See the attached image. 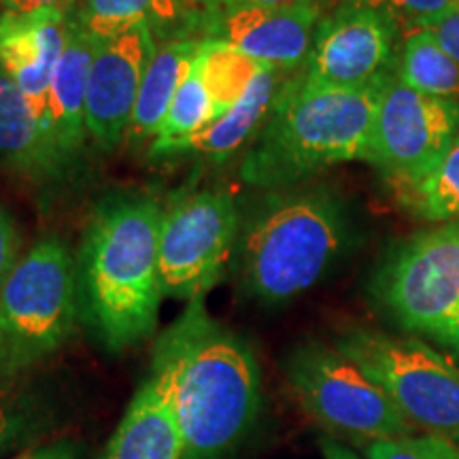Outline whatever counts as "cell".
<instances>
[{"instance_id": "1", "label": "cell", "mask_w": 459, "mask_h": 459, "mask_svg": "<svg viewBox=\"0 0 459 459\" xmlns=\"http://www.w3.org/2000/svg\"><path fill=\"white\" fill-rule=\"evenodd\" d=\"M149 377L169 395L183 459H223L243 443L262 404L260 366L243 338L211 317L203 298L153 349Z\"/></svg>"}, {"instance_id": "2", "label": "cell", "mask_w": 459, "mask_h": 459, "mask_svg": "<svg viewBox=\"0 0 459 459\" xmlns=\"http://www.w3.org/2000/svg\"><path fill=\"white\" fill-rule=\"evenodd\" d=\"M164 209L143 192H113L91 211L77 257L79 302L96 336L122 351L153 334L162 300Z\"/></svg>"}, {"instance_id": "3", "label": "cell", "mask_w": 459, "mask_h": 459, "mask_svg": "<svg viewBox=\"0 0 459 459\" xmlns=\"http://www.w3.org/2000/svg\"><path fill=\"white\" fill-rule=\"evenodd\" d=\"M351 240V215L330 187L268 189L240 213V287L266 307L296 300L336 266Z\"/></svg>"}, {"instance_id": "4", "label": "cell", "mask_w": 459, "mask_h": 459, "mask_svg": "<svg viewBox=\"0 0 459 459\" xmlns=\"http://www.w3.org/2000/svg\"><path fill=\"white\" fill-rule=\"evenodd\" d=\"M378 82L321 88L298 77L281 85L266 124L243 158L240 179L268 192L300 186L336 164L370 162Z\"/></svg>"}, {"instance_id": "5", "label": "cell", "mask_w": 459, "mask_h": 459, "mask_svg": "<svg viewBox=\"0 0 459 459\" xmlns=\"http://www.w3.org/2000/svg\"><path fill=\"white\" fill-rule=\"evenodd\" d=\"M77 311V262L60 238H41L0 291V389L13 392L20 378L65 347Z\"/></svg>"}, {"instance_id": "6", "label": "cell", "mask_w": 459, "mask_h": 459, "mask_svg": "<svg viewBox=\"0 0 459 459\" xmlns=\"http://www.w3.org/2000/svg\"><path fill=\"white\" fill-rule=\"evenodd\" d=\"M370 294L402 330L459 353V221L436 223L392 247Z\"/></svg>"}, {"instance_id": "7", "label": "cell", "mask_w": 459, "mask_h": 459, "mask_svg": "<svg viewBox=\"0 0 459 459\" xmlns=\"http://www.w3.org/2000/svg\"><path fill=\"white\" fill-rule=\"evenodd\" d=\"M412 428L459 443V366L412 336L353 328L336 341Z\"/></svg>"}, {"instance_id": "8", "label": "cell", "mask_w": 459, "mask_h": 459, "mask_svg": "<svg viewBox=\"0 0 459 459\" xmlns=\"http://www.w3.org/2000/svg\"><path fill=\"white\" fill-rule=\"evenodd\" d=\"M285 372L302 409L338 436L364 446L415 436L375 378L341 349L304 342L291 351Z\"/></svg>"}, {"instance_id": "9", "label": "cell", "mask_w": 459, "mask_h": 459, "mask_svg": "<svg viewBox=\"0 0 459 459\" xmlns=\"http://www.w3.org/2000/svg\"><path fill=\"white\" fill-rule=\"evenodd\" d=\"M240 209L228 189H200L166 206L160 226L164 296L196 300L221 279L237 247Z\"/></svg>"}, {"instance_id": "10", "label": "cell", "mask_w": 459, "mask_h": 459, "mask_svg": "<svg viewBox=\"0 0 459 459\" xmlns=\"http://www.w3.org/2000/svg\"><path fill=\"white\" fill-rule=\"evenodd\" d=\"M459 136V102L406 85L394 68L378 82L370 162L394 187L415 181Z\"/></svg>"}, {"instance_id": "11", "label": "cell", "mask_w": 459, "mask_h": 459, "mask_svg": "<svg viewBox=\"0 0 459 459\" xmlns=\"http://www.w3.org/2000/svg\"><path fill=\"white\" fill-rule=\"evenodd\" d=\"M398 24L366 0H342L321 17L300 79L321 88H366L394 68Z\"/></svg>"}, {"instance_id": "12", "label": "cell", "mask_w": 459, "mask_h": 459, "mask_svg": "<svg viewBox=\"0 0 459 459\" xmlns=\"http://www.w3.org/2000/svg\"><path fill=\"white\" fill-rule=\"evenodd\" d=\"M158 51V39L149 26L99 43L90 68L85 128L88 139L111 152L128 134L143 79Z\"/></svg>"}, {"instance_id": "13", "label": "cell", "mask_w": 459, "mask_h": 459, "mask_svg": "<svg viewBox=\"0 0 459 459\" xmlns=\"http://www.w3.org/2000/svg\"><path fill=\"white\" fill-rule=\"evenodd\" d=\"M321 17V0H304L287 7L230 11L204 17L198 26L206 39L228 43L257 65L283 73L304 65Z\"/></svg>"}, {"instance_id": "14", "label": "cell", "mask_w": 459, "mask_h": 459, "mask_svg": "<svg viewBox=\"0 0 459 459\" xmlns=\"http://www.w3.org/2000/svg\"><path fill=\"white\" fill-rule=\"evenodd\" d=\"M71 15L56 9L0 13V66L24 91L45 128L51 79L65 51Z\"/></svg>"}, {"instance_id": "15", "label": "cell", "mask_w": 459, "mask_h": 459, "mask_svg": "<svg viewBox=\"0 0 459 459\" xmlns=\"http://www.w3.org/2000/svg\"><path fill=\"white\" fill-rule=\"evenodd\" d=\"M71 164L24 91L0 66V170L30 181H51L65 177Z\"/></svg>"}, {"instance_id": "16", "label": "cell", "mask_w": 459, "mask_h": 459, "mask_svg": "<svg viewBox=\"0 0 459 459\" xmlns=\"http://www.w3.org/2000/svg\"><path fill=\"white\" fill-rule=\"evenodd\" d=\"M99 41L90 37L71 15L65 51L57 60L48 96V128L51 139L73 162L88 139L85 102H88L90 68Z\"/></svg>"}, {"instance_id": "17", "label": "cell", "mask_w": 459, "mask_h": 459, "mask_svg": "<svg viewBox=\"0 0 459 459\" xmlns=\"http://www.w3.org/2000/svg\"><path fill=\"white\" fill-rule=\"evenodd\" d=\"M100 459H183V438L162 387L147 377Z\"/></svg>"}, {"instance_id": "18", "label": "cell", "mask_w": 459, "mask_h": 459, "mask_svg": "<svg viewBox=\"0 0 459 459\" xmlns=\"http://www.w3.org/2000/svg\"><path fill=\"white\" fill-rule=\"evenodd\" d=\"M279 77L281 71L264 66L237 105L177 147L172 156L192 153V156L221 162L237 153L266 124L281 90Z\"/></svg>"}, {"instance_id": "19", "label": "cell", "mask_w": 459, "mask_h": 459, "mask_svg": "<svg viewBox=\"0 0 459 459\" xmlns=\"http://www.w3.org/2000/svg\"><path fill=\"white\" fill-rule=\"evenodd\" d=\"M198 48L200 39L194 37H172L164 45L158 43L156 56L143 79L139 100L126 136H130L132 141L156 139Z\"/></svg>"}, {"instance_id": "20", "label": "cell", "mask_w": 459, "mask_h": 459, "mask_svg": "<svg viewBox=\"0 0 459 459\" xmlns=\"http://www.w3.org/2000/svg\"><path fill=\"white\" fill-rule=\"evenodd\" d=\"M189 0H77L73 11L74 22L94 41H108L136 26H149L156 34L158 28H170L194 20Z\"/></svg>"}, {"instance_id": "21", "label": "cell", "mask_w": 459, "mask_h": 459, "mask_svg": "<svg viewBox=\"0 0 459 459\" xmlns=\"http://www.w3.org/2000/svg\"><path fill=\"white\" fill-rule=\"evenodd\" d=\"M394 73L421 94L459 102V62L423 28H411L402 39Z\"/></svg>"}, {"instance_id": "22", "label": "cell", "mask_w": 459, "mask_h": 459, "mask_svg": "<svg viewBox=\"0 0 459 459\" xmlns=\"http://www.w3.org/2000/svg\"><path fill=\"white\" fill-rule=\"evenodd\" d=\"M412 215L429 223L459 221V136L428 172L395 187Z\"/></svg>"}, {"instance_id": "23", "label": "cell", "mask_w": 459, "mask_h": 459, "mask_svg": "<svg viewBox=\"0 0 459 459\" xmlns=\"http://www.w3.org/2000/svg\"><path fill=\"white\" fill-rule=\"evenodd\" d=\"M198 60L213 105V122L243 99L257 73L264 68L238 49L230 48L228 43L206 37L200 39Z\"/></svg>"}, {"instance_id": "24", "label": "cell", "mask_w": 459, "mask_h": 459, "mask_svg": "<svg viewBox=\"0 0 459 459\" xmlns=\"http://www.w3.org/2000/svg\"><path fill=\"white\" fill-rule=\"evenodd\" d=\"M211 122H213V105H211V96L206 91L196 51V57L172 100L162 128L152 141V156H172L177 147L198 134Z\"/></svg>"}, {"instance_id": "25", "label": "cell", "mask_w": 459, "mask_h": 459, "mask_svg": "<svg viewBox=\"0 0 459 459\" xmlns=\"http://www.w3.org/2000/svg\"><path fill=\"white\" fill-rule=\"evenodd\" d=\"M372 7L392 15L398 26L419 28L426 22L459 9V0H366Z\"/></svg>"}, {"instance_id": "26", "label": "cell", "mask_w": 459, "mask_h": 459, "mask_svg": "<svg viewBox=\"0 0 459 459\" xmlns=\"http://www.w3.org/2000/svg\"><path fill=\"white\" fill-rule=\"evenodd\" d=\"M32 428V415L26 404L15 400L7 389H0V457L13 451Z\"/></svg>"}, {"instance_id": "27", "label": "cell", "mask_w": 459, "mask_h": 459, "mask_svg": "<svg viewBox=\"0 0 459 459\" xmlns=\"http://www.w3.org/2000/svg\"><path fill=\"white\" fill-rule=\"evenodd\" d=\"M22 237L17 223L7 209L0 204V291L7 283L11 273L15 271L17 262L22 260Z\"/></svg>"}, {"instance_id": "28", "label": "cell", "mask_w": 459, "mask_h": 459, "mask_svg": "<svg viewBox=\"0 0 459 459\" xmlns=\"http://www.w3.org/2000/svg\"><path fill=\"white\" fill-rule=\"evenodd\" d=\"M304 3V0H189L194 11H198V24L204 17H213L238 9H268L287 7V4Z\"/></svg>"}, {"instance_id": "29", "label": "cell", "mask_w": 459, "mask_h": 459, "mask_svg": "<svg viewBox=\"0 0 459 459\" xmlns=\"http://www.w3.org/2000/svg\"><path fill=\"white\" fill-rule=\"evenodd\" d=\"M364 453L368 459H429L419 445L417 436L398 440H377V443L366 445Z\"/></svg>"}, {"instance_id": "30", "label": "cell", "mask_w": 459, "mask_h": 459, "mask_svg": "<svg viewBox=\"0 0 459 459\" xmlns=\"http://www.w3.org/2000/svg\"><path fill=\"white\" fill-rule=\"evenodd\" d=\"M419 28H423V30L432 34L440 48H443L453 60L459 62V9H453L449 13L434 17V20L426 22V24Z\"/></svg>"}, {"instance_id": "31", "label": "cell", "mask_w": 459, "mask_h": 459, "mask_svg": "<svg viewBox=\"0 0 459 459\" xmlns=\"http://www.w3.org/2000/svg\"><path fill=\"white\" fill-rule=\"evenodd\" d=\"M77 0H0V13H32L41 9H56L73 13Z\"/></svg>"}, {"instance_id": "32", "label": "cell", "mask_w": 459, "mask_h": 459, "mask_svg": "<svg viewBox=\"0 0 459 459\" xmlns=\"http://www.w3.org/2000/svg\"><path fill=\"white\" fill-rule=\"evenodd\" d=\"M417 440L429 459H459V443L434 434L417 436Z\"/></svg>"}, {"instance_id": "33", "label": "cell", "mask_w": 459, "mask_h": 459, "mask_svg": "<svg viewBox=\"0 0 459 459\" xmlns=\"http://www.w3.org/2000/svg\"><path fill=\"white\" fill-rule=\"evenodd\" d=\"M34 459H74V451L68 445H49L34 451Z\"/></svg>"}, {"instance_id": "34", "label": "cell", "mask_w": 459, "mask_h": 459, "mask_svg": "<svg viewBox=\"0 0 459 459\" xmlns=\"http://www.w3.org/2000/svg\"><path fill=\"white\" fill-rule=\"evenodd\" d=\"M321 451H324L325 459H358L347 446H342L341 443H336V440L332 438L321 440Z\"/></svg>"}, {"instance_id": "35", "label": "cell", "mask_w": 459, "mask_h": 459, "mask_svg": "<svg viewBox=\"0 0 459 459\" xmlns=\"http://www.w3.org/2000/svg\"><path fill=\"white\" fill-rule=\"evenodd\" d=\"M15 459H34V451H28V453H22L20 457H15Z\"/></svg>"}]
</instances>
